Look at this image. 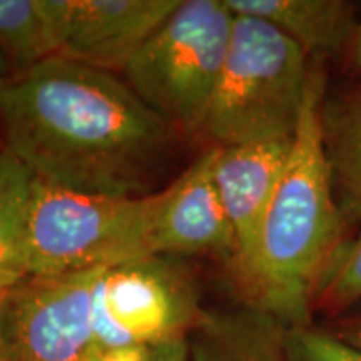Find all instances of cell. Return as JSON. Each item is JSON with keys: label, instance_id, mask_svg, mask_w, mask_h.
I'll return each instance as SVG.
<instances>
[{"label": "cell", "instance_id": "obj_1", "mask_svg": "<svg viewBox=\"0 0 361 361\" xmlns=\"http://www.w3.org/2000/svg\"><path fill=\"white\" fill-rule=\"evenodd\" d=\"M0 130L40 183L114 197L159 191L178 134L114 72L57 56L0 85Z\"/></svg>", "mask_w": 361, "mask_h": 361}, {"label": "cell", "instance_id": "obj_2", "mask_svg": "<svg viewBox=\"0 0 361 361\" xmlns=\"http://www.w3.org/2000/svg\"><path fill=\"white\" fill-rule=\"evenodd\" d=\"M323 99L324 75L311 67L288 168L250 259L229 274L239 305L273 316L286 328L311 324L316 298L345 245L346 224L323 149Z\"/></svg>", "mask_w": 361, "mask_h": 361}, {"label": "cell", "instance_id": "obj_3", "mask_svg": "<svg viewBox=\"0 0 361 361\" xmlns=\"http://www.w3.org/2000/svg\"><path fill=\"white\" fill-rule=\"evenodd\" d=\"M308 59L276 27L234 13L229 49L202 134L214 146L293 137L308 90Z\"/></svg>", "mask_w": 361, "mask_h": 361}, {"label": "cell", "instance_id": "obj_4", "mask_svg": "<svg viewBox=\"0 0 361 361\" xmlns=\"http://www.w3.org/2000/svg\"><path fill=\"white\" fill-rule=\"evenodd\" d=\"M164 188L141 197L80 194L35 179L25 276L102 269L149 256Z\"/></svg>", "mask_w": 361, "mask_h": 361}, {"label": "cell", "instance_id": "obj_5", "mask_svg": "<svg viewBox=\"0 0 361 361\" xmlns=\"http://www.w3.org/2000/svg\"><path fill=\"white\" fill-rule=\"evenodd\" d=\"M233 20L226 0H180L121 71L139 99L176 133H202Z\"/></svg>", "mask_w": 361, "mask_h": 361}, {"label": "cell", "instance_id": "obj_6", "mask_svg": "<svg viewBox=\"0 0 361 361\" xmlns=\"http://www.w3.org/2000/svg\"><path fill=\"white\" fill-rule=\"evenodd\" d=\"M191 269L149 255L104 268L94 290V328L102 351L188 338L202 313Z\"/></svg>", "mask_w": 361, "mask_h": 361}, {"label": "cell", "instance_id": "obj_7", "mask_svg": "<svg viewBox=\"0 0 361 361\" xmlns=\"http://www.w3.org/2000/svg\"><path fill=\"white\" fill-rule=\"evenodd\" d=\"M104 269V268H102ZM102 269L25 276L0 296V340L8 361H99L94 290Z\"/></svg>", "mask_w": 361, "mask_h": 361}, {"label": "cell", "instance_id": "obj_8", "mask_svg": "<svg viewBox=\"0 0 361 361\" xmlns=\"http://www.w3.org/2000/svg\"><path fill=\"white\" fill-rule=\"evenodd\" d=\"M180 0H49L57 57L123 71Z\"/></svg>", "mask_w": 361, "mask_h": 361}, {"label": "cell", "instance_id": "obj_9", "mask_svg": "<svg viewBox=\"0 0 361 361\" xmlns=\"http://www.w3.org/2000/svg\"><path fill=\"white\" fill-rule=\"evenodd\" d=\"M151 252L171 258L211 256L233 264L236 238L213 179V149L164 186Z\"/></svg>", "mask_w": 361, "mask_h": 361}, {"label": "cell", "instance_id": "obj_10", "mask_svg": "<svg viewBox=\"0 0 361 361\" xmlns=\"http://www.w3.org/2000/svg\"><path fill=\"white\" fill-rule=\"evenodd\" d=\"M293 137L213 146V179L236 238L228 273L250 259L271 200L290 162Z\"/></svg>", "mask_w": 361, "mask_h": 361}, {"label": "cell", "instance_id": "obj_11", "mask_svg": "<svg viewBox=\"0 0 361 361\" xmlns=\"http://www.w3.org/2000/svg\"><path fill=\"white\" fill-rule=\"evenodd\" d=\"M284 336L283 323L247 306L202 310L188 335L189 361H288Z\"/></svg>", "mask_w": 361, "mask_h": 361}, {"label": "cell", "instance_id": "obj_12", "mask_svg": "<svg viewBox=\"0 0 361 361\" xmlns=\"http://www.w3.org/2000/svg\"><path fill=\"white\" fill-rule=\"evenodd\" d=\"M226 6L276 27L308 57L348 49L358 27L353 4L345 0H226Z\"/></svg>", "mask_w": 361, "mask_h": 361}, {"label": "cell", "instance_id": "obj_13", "mask_svg": "<svg viewBox=\"0 0 361 361\" xmlns=\"http://www.w3.org/2000/svg\"><path fill=\"white\" fill-rule=\"evenodd\" d=\"M322 139L345 224H361V85L323 99Z\"/></svg>", "mask_w": 361, "mask_h": 361}, {"label": "cell", "instance_id": "obj_14", "mask_svg": "<svg viewBox=\"0 0 361 361\" xmlns=\"http://www.w3.org/2000/svg\"><path fill=\"white\" fill-rule=\"evenodd\" d=\"M35 176L16 154L0 146V276L25 278V238Z\"/></svg>", "mask_w": 361, "mask_h": 361}, {"label": "cell", "instance_id": "obj_15", "mask_svg": "<svg viewBox=\"0 0 361 361\" xmlns=\"http://www.w3.org/2000/svg\"><path fill=\"white\" fill-rule=\"evenodd\" d=\"M0 54L13 75L57 56L49 0H0Z\"/></svg>", "mask_w": 361, "mask_h": 361}, {"label": "cell", "instance_id": "obj_16", "mask_svg": "<svg viewBox=\"0 0 361 361\" xmlns=\"http://www.w3.org/2000/svg\"><path fill=\"white\" fill-rule=\"evenodd\" d=\"M358 301H361V229L353 241L343 245L318 293L314 310L338 314Z\"/></svg>", "mask_w": 361, "mask_h": 361}, {"label": "cell", "instance_id": "obj_17", "mask_svg": "<svg viewBox=\"0 0 361 361\" xmlns=\"http://www.w3.org/2000/svg\"><path fill=\"white\" fill-rule=\"evenodd\" d=\"M284 350L288 361H361L360 348L311 324L286 328Z\"/></svg>", "mask_w": 361, "mask_h": 361}, {"label": "cell", "instance_id": "obj_18", "mask_svg": "<svg viewBox=\"0 0 361 361\" xmlns=\"http://www.w3.org/2000/svg\"><path fill=\"white\" fill-rule=\"evenodd\" d=\"M151 348V361H189L188 338H179Z\"/></svg>", "mask_w": 361, "mask_h": 361}, {"label": "cell", "instance_id": "obj_19", "mask_svg": "<svg viewBox=\"0 0 361 361\" xmlns=\"http://www.w3.org/2000/svg\"><path fill=\"white\" fill-rule=\"evenodd\" d=\"M99 361H151L149 346H123V348L107 350Z\"/></svg>", "mask_w": 361, "mask_h": 361}, {"label": "cell", "instance_id": "obj_20", "mask_svg": "<svg viewBox=\"0 0 361 361\" xmlns=\"http://www.w3.org/2000/svg\"><path fill=\"white\" fill-rule=\"evenodd\" d=\"M335 335L348 343V345L361 350V313L351 316L348 319H343Z\"/></svg>", "mask_w": 361, "mask_h": 361}, {"label": "cell", "instance_id": "obj_21", "mask_svg": "<svg viewBox=\"0 0 361 361\" xmlns=\"http://www.w3.org/2000/svg\"><path fill=\"white\" fill-rule=\"evenodd\" d=\"M346 51H348V61H350L351 71L361 78V22H358V27H356L353 39H351V42Z\"/></svg>", "mask_w": 361, "mask_h": 361}, {"label": "cell", "instance_id": "obj_22", "mask_svg": "<svg viewBox=\"0 0 361 361\" xmlns=\"http://www.w3.org/2000/svg\"><path fill=\"white\" fill-rule=\"evenodd\" d=\"M12 75H13L12 67L8 66V62L6 61V57H4L2 54H0V85L6 84L7 80L12 78Z\"/></svg>", "mask_w": 361, "mask_h": 361}, {"label": "cell", "instance_id": "obj_23", "mask_svg": "<svg viewBox=\"0 0 361 361\" xmlns=\"http://www.w3.org/2000/svg\"><path fill=\"white\" fill-rule=\"evenodd\" d=\"M16 283H19V281H13V279H11V278L0 276V295H4V293L11 290V288H12Z\"/></svg>", "mask_w": 361, "mask_h": 361}, {"label": "cell", "instance_id": "obj_24", "mask_svg": "<svg viewBox=\"0 0 361 361\" xmlns=\"http://www.w3.org/2000/svg\"><path fill=\"white\" fill-rule=\"evenodd\" d=\"M0 296H2V295H0ZM4 356H6V355H4V348H2V340H0V358H4Z\"/></svg>", "mask_w": 361, "mask_h": 361}, {"label": "cell", "instance_id": "obj_25", "mask_svg": "<svg viewBox=\"0 0 361 361\" xmlns=\"http://www.w3.org/2000/svg\"><path fill=\"white\" fill-rule=\"evenodd\" d=\"M0 361H8V360L6 358V356H4V358H0Z\"/></svg>", "mask_w": 361, "mask_h": 361}]
</instances>
